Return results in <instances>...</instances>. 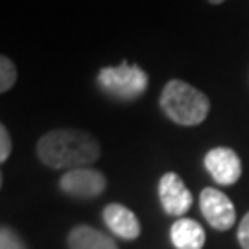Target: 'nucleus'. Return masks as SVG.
I'll use <instances>...</instances> for the list:
<instances>
[{
    "instance_id": "f257e3e1",
    "label": "nucleus",
    "mask_w": 249,
    "mask_h": 249,
    "mask_svg": "<svg viewBox=\"0 0 249 249\" xmlns=\"http://www.w3.org/2000/svg\"><path fill=\"white\" fill-rule=\"evenodd\" d=\"M36 151L45 166L69 172L96 162L102 155V146L89 131L59 127L43 135L37 141Z\"/></svg>"
},
{
    "instance_id": "f03ea898",
    "label": "nucleus",
    "mask_w": 249,
    "mask_h": 249,
    "mask_svg": "<svg viewBox=\"0 0 249 249\" xmlns=\"http://www.w3.org/2000/svg\"><path fill=\"white\" fill-rule=\"evenodd\" d=\"M162 113L174 124L192 127L203 124L211 111V100L203 90L183 80H170L159 96Z\"/></svg>"
},
{
    "instance_id": "7ed1b4c3",
    "label": "nucleus",
    "mask_w": 249,
    "mask_h": 249,
    "mask_svg": "<svg viewBox=\"0 0 249 249\" xmlns=\"http://www.w3.org/2000/svg\"><path fill=\"white\" fill-rule=\"evenodd\" d=\"M98 89L118 102H135L148 90L150 78L144 69L129 61H122L118 67H104L96 76Z\"/></svg>"
},
{
    "instance_id": "20e7f679",
    "label": "nucleus",
    "mask_w": 249,
    "mask_h": 249,
    "mask_svg": "<svg viewBox=\"0 0 249 249\" xmlns=\"http://www.w3.org/2000/svg\"><path fill=\"white\" fill-rule=\"evenodd\" d=\"M106 187L107 178L104 172L90 166L69 170L59 179V188L74 199H94L104 194Z\"/></svg>"
},
{
    "instance_id": "39448f33",
    "label": "nucleus",
    "mask_w": 249,
    "mask_h": 249,
    "mask_svg": "<svg viewBox=\"0 0 249 249\" xmlns=\"http://www.w3.org/2000/svg\"><path fill=\"white\" fill-rule=\"evenodd\" d=\"M199 207L207 223L216 231H229L236 222V209L222 190L203 188L199 194Z\"/></svg>"
},
{
    "instance_id": "423d86ee",
    "label": "nucleus",
    "mask_w": 249,
    "mask_h": 249,
    "mask_svg": "<svg viewBox=\"0 0 249 249\" xmlns=\"http://www.w3.org/2000/svg\"><path fill=\"white\" fill-rule=\"evenodd\" d=\"M203 164L211 174V178L223 187L234 185L242 176V160L238 153L225 146H218L207 151Z\"/></svg>"
},
{
    "instance_id": "0eeeda50",
    "label": "nucleus",
    "mask_w": 249,
    "mask_h": 249,
    "mask_svg": "<svg viewBox=\"0 0 249 249\" xmlns=\"http://www.w3.org/2000/svg\"><path fill=\"white\" fill-rule=\"evenodd\" d=\"M159 201L166 214L183 218L194 203V196L176 172H166L159 179Z\"/></svg>"
},
{
    "instance_id": "6e6552de",
    "label": "nucleus",
    "mask_w": 249,
    "mask_h": 249,
    "mask_svg": "<svg viewBox=\"0 0 249 249\" xmlns=\"http://www.w3.org/2000/svg\"><path fill=\"white\" fill-rule=\"evenodd\" d=\"M104 222L107 229L118 238L135 240L141 236V222L131 209L122 203H109L104 209Z\"/></svg>"
},
{
    "instance_id": "1a4fd4ad",
    "label": "nucleus",
    "mask_w": 249,
    "mask_h": 249,
    "mask_svg": "<svg viewBox=\"0 0 249 249\" xmlns=\"http://www.w3.org/2000/svg\"><path fill=\"white\" fill-rule=\"evenodd\" d=\"M170 240L176 249H203L205 229L192 218H179L170 227Z\"/></svg>"
},
{
    "instance_id": "9d476101",
    "label": "nucleus",
    "mask_w": 249,
    "mask_h": 249,
    "mask_svg": "<svg viewBox=\"0 0 249 249\" xmlns=\"http://www.w3.org/2000/svg\"><path fill=\"white\" fill-rule=\"evenodd\" d=\"M67 244L71 249H118L116 242L90 225H76L69 236Z\"/></svg>"
},
{
    "instance_id": "9b49d317",
    "label": "nucleus",
    "mask_w": 249,
    "mask_h": 249,
    "mask_svg": "<svg viewBox=\"0 0 249 249\" xmlns=\"http://www.w3.org/2000/svg\"><path fill=\"white\" fill-rule=\"evenodd\" d=\"M18 71L8 55H0V92H8L15 87Z\"/></svg>"
},
{
    "instance_id": "f8f14e48",
    "label": "nucleus",
    "mask_w": 249,
    "mask_h": 249,
    "mask_svg": "<svg viewBox=\"0 0 249 249\" xmlns=\"http://www.w3.org/2000/svg\"><path fill=\"white\" fill-rule=\"evenodd\" d=\"M0 249H26V244L11 227H2L0 229Z\"/></svg>"
},
{
    "instance_id": "ddd939ff",
    "label": "nucleus",
    "mask_w": 249,
    "mask_h": 249,
    "mask_svg": "<svg viewBox=\"0 0 249 249\" xmlns=\"http://www.w3.org/2000/svg\"><path fill=\"white\" fill-rule=\"evenodd\" d=\"M9 155H11V137L8 127L0 124V162H6Z\"/></svg>"
},
{
    "instance_id": "4468645a",
    "label": "nucleus",
    "mask_w": 249,
    "mask_h": 249,
    "mask_svg": "<svg viewBox=\"0 0 249 249\" xmlns=\"http://www.w3.org/2000/svg\"><path fill=\"white\" fill-rule=\"evenodd\" d=\"M238 242H240L242 249H249V213L242 218L240 225H238Z\"/></svg>"
},
{
    "instance_id": "2eb2a0df",
    "label": "nucleus",
    "mask_w": 249,
    "mask_h": 249,
    "mask_svg": "<svg viewBox=\"0 0 249 249\" xmlns=\"http://www.w3.org/2000/svg\"><path fill=\"white\" fill-rule=\"evenodd\" d=\"M209 4H213V6H220V4H223L225 0H207Z\"/></svg>"
}]
</instances>
